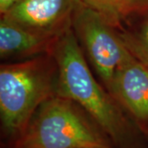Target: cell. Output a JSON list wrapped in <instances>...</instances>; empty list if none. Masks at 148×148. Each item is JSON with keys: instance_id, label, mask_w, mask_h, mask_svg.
Instances as JSON below:
<instances>
[{"instance_id": "cell-9", "label": "cell", "mask_w": 148, "mask_h": 148, "mask_svg": "<svg viewBox=\"0 0 148 148\" xmlns=\"http://www.w3.org/2000/svg\"><path fill=\"white\" fill-rule=\"evenodd\" d=\"M127 49L148 67V20L138 30L119 33Z\"/></svg>"}, {"instance_id": "cell-11", "label": "cell", "mask_w": 148, "mask_h": 148, "mask_svg": "<svg viewBox=\"0 0 148 148\" xmlns=\"http://www.w3.org/2000/svg\"><path fill=\"white\" fill-rule=\"evenodd\" d=\"M21 0H0V12L3 15Z\"/></svg>"}, {"instance_id": "cell-1", "label": "cell", "mask_w": 148, "mask_h": 148, "mask_svg": "<svg viewBox=\"0 0 148 148\" xmlns=\"http://www.w3.org/2000/svg\"><path fill=\"white\" fill-rule=\"evenodd\" d=\"M51 54L58 68L57 95L76 103L114 143L123 144L129 137L130 125L120 106L94 77L72 26Z\"/></svg>"}, {"instance_id": "cell-7", "label": "cell", "mask_w": 148, "mask_h": 148, "mask_svg": "<svg viewBox=\"0 0 148 148\" xmlns=\"http://www.w3.org/2000/svg\"><path fill=\"white\" fill-rule=\"evenodd\" d=\"M61 36L33 32L2 17L0 56L4 59L32 58L51 53Z\"/></svg>"}, {"instance_id": "cell-6", "label": "cell", "mask_w": 148, "mask_h": 148, "mask_svg": "<svg viewBox=\"0 0 148 148\" xmlns=\"http://www.w3.org/2000/svg\"><path fill=\"white\" fill-rule=\"evenodd\" d=\"M108 91L137 121L148 125V67L129 51L115 70Z\"/></svg>"}, {"instance_id": "cell-10", "label": "cell", "mask_w": 148, "mask_h": 148, "mask_svg": "<svg viewBox=\"0 0 148 148\" xmlns=\"http://www.w3.org/2000/svg\"><path fill=\"white\" fill-rule=\"evenodd\" d=\"M148 11V0H127L126 15L130 13H142Z\"/></svg>"}, {"instance_id": "cell-2", "label": "cell", "mask_w": 148, "mask_h": 148, "mask_svg": "<svg viewBox=\"0 0 148 148\" xmlns=\"http://www.w3.org/2000/svg\"><path fill=\"white\" fill-rule=\"evenodd\" d=\"M58 68L51 53L0 67V116L3 127L17 138L37 109L57 95Z\"/></svg>"}, {"instance_id": "cell-4", "label": "cell", "mask_w": 148, "mask_h": 148, "mask_svg": "<svg viewBox=\"0 0 148 148\" xmlns=\"http://www.w3.org/2000/svg\"><path fill=\"white\" fill-rule=\"evenodd\" d=\"M71 26L108 90L115 70L128 53L119 33L101 15L80 1L73 14Z\"/></svg>"}, {"instance_id": "cell-8", "label": "cell", "mask_w": 148, "mask_h": 148, "mask_svg": "<svg viewBox=\"0 0 148 148\" xmlns=\"http://www.w3.org/2000/svg\"><path fill=\"white\" fill-rule=\"evenodd\" d=\"M80 3L101 15L114 28L120 27L126 15L127 0H79Z\"/></svg>"}, {"instance_id": "cell-3", "label": "cell", "mask_w": 148, "mask_h": 148, "mask_svg": "<svg viewBox=\"0 0 148 148\" xmlns=\"http://www.w3.org/2000/svg\"><path fill=\"white\" fill-rule=\"evenodd\" d=\"M86 114L76 103L54 95L37 109L14 148H110L106 133Z\"/></svg>"}, {"instance_id": "cell-5", "label": "cell", "mask_w": 148, "mask_h": 148, "mask_svg": "<svg viewBox=\"0 0 148 148\" xmlns=\"http://www.w3.org/2000/svg\"><path fill=\"white\" fill-rule=\"evenodd\" d=\"M79 0H21L2 17L33 32L61 36L71 27Z\"/></svg>"}]
</instances>
